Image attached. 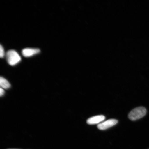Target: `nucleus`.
<instances>
[{"instance_id": "1", "label": "nucleus", "mask_w": 149, "mask_h": 149, "mask_svg": "<svg viewBox=\"0 0 149 149\" xmlns=\"http://www.w3.org/2000/svg\"><path fill=\"white\" fill-rule=\"evenodd\" d=\"M146 113V109L145 107H138L130 112L128 115V118L132 121L137 120L144 116Z\"/></svg>"}, {"instance_id": "4", "label": "nucleus", "mask_w": 149, "mask_h": 149, "mask_svg": "<svg viewBox=\"0 0 149 149\" xmlns=\"http://www.w3.org/2000/svg\"><path fill=\"white\" fill-rule=\"evenodd\" d=\"M40 49L38 48H26L23 50L22 54L24 56L29 57L40 53Z\"/></svg>"}, {"instance_id": "7", "label": "nucleus", "mask_w": 149, "mask_h": 149, "mask_svg": "<svg viewBox=\"0 0 149 149\" xmlns=\"http://www.w3.org/2000/svg\"><path fill=\"white\" fill-rule=\"evenodd\" d=\"M5 56V51L4 48L2 45L0 46V57L1 58H3Z\"/></svg>"}, {"instance_id": "5", "label": "nucleus", "mask_w": 149, "mask_h": 149, "mask_svg": "<svg viewBox=\"0 0 149 149\" xmlns=\"http://www.w3.org/2000/svg\"><path fill=\"white\" fill-rule=\"evenodd\" d=\"M105 117L104 115H97L88 119L87 121V123L89 125L98 124L105 120Z\"/></svg>"}, {"instance_id": "2", "label": "nucleus", "mask_w": 149, "mask_h": 149, "mask_svg": "<svg viewBox=\"0 0 149 149\" xmlns=\"http://www.w3.org/2000/svg\"><path fill=\"white\" fill-rule=\"evenodd\" d=\"M7 62L11 66H15L21 60V58L17 52L15 50H9L6 53Z\"/></svg>"}, {"instance_id": "6", "label": "nucleus", "mask_w": 149, "mask_h": 149, "mask_svg": "<svg viewBox=\"0 0 149 149\" xmlns=\"http://www.w3.org/2000/svg\"><path fill=\"white\" fill-rule=\"evenodd\" d=\"M0 85L2 88L5 89H8L10 87V84L5 78L1 77L0 78Z\"/></svg>"}, {"instance_id": "3", "label": "nucleus", "mask_w": 149, "mask_h": 149, "mask_svg": "<svg viewBox=\"0 0 149 149\" xmlns=\"http://www.w3.org/2000/svg\"><path fill=\"white\" fill-rule=\"evenodd\" d=\"M118 121L115 119H109L105 122L98 125L97 127L99 129L104 130L108 129L116 125Z\"/></svg>"}, {"instance_id": "8", "label": "nucleus", "mask_w": 149, "mask_h": 149, "mask_svg": "<svg viewBox=\"0 0 149 149\" xmlns=\"http://www.w3.org/2000/svg\"><path fill=\"white\" fill-rule=\"evenodd\" d=\"M5 93V91L2 88H1L0 89V95H1V97L3 96V95H4Z\"/></svg>"}]
</instances>
